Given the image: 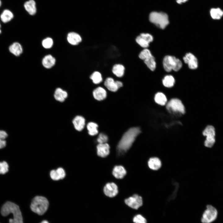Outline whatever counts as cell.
Wrapping results in <instances>:
<instances>
[{"label":"cell","instance_id":"cell-1","mask_svg":"<svg viewBox=\"0 0 223 223\" xmlns=\"http://www.w3.org/2000/svg\"><path fill=\"white\" fill-rule=\"evenodd\" d=\"M141 132L138 127L129 129L123 135L117 146V149L120 153H124L131 147L137 136Z\"/></svg>","mask_w":223,"mask_h":223},{"label":"cell","instance_id":"cell-2","mask_svg":"<svg viewBox=\"0 0 223 223\" xmlns=\"http://www.w3.org/2000/svg\"><path fill=\"white\" fill-rule=\"evenodd\" d=\"M2 216H6L10 214L12 218L9 219V223H23L21 212L18 205L11 202H7L2 206L1 211Z\"/></svg>","mask_w":223,"mask_h":223},{"label":"cell","instance_id":"cell-3","mask_svg":"<svg viewBox=\"0 0 223 223\" xmlns=\"http://www.w3.org/2000/svg\"><path fill=\"white\" fill-rule=\"evenodd\" d=\"M48 206L49 202L46 198L37 196L33 199L31 204L30 208L33 212L42 215L46 212Z\"/></svg>","mask_w":223,"mask_h":223},{"label":"cell","instance_id":"cell-4","mask_svg":"<svg viewBox=\"0 0 223 223\" xmlns=\"http://www.w3.org/2000/svg\"><path fill=\"white\" fill-rule=\"evenodd\" d=\"M150 21L159 28L164 29L169 24L168 16L162 12H152L149 15Z\"/></svg>","mask_w":223,"mask_h":223},{"label":"cell","instance_id":"cell-5","mask_svg":"<svg viewBox=\"0 0 223 223\" xmlns=\"http://www.w3.org/2000/svg\"><path fill=\"white\" fill-rule=\"evenodd\" d=\"M163 63L165 70L167 72L172 70L177 71L182 66V62L179 59L170 55H167L164 57Z\"/></svg>","mask_w":223,"mask_h":223},{"label":"cell","instance_id":"cell-6","mask_svg":"<svg viewBox=\"0 0 223 223\" xmlns=\"http://www.w3.org/2000/svg\"><path fill=\"white\" fill-rule=\"evenodd\" d=\"M139 57L144 60L145 64L151 70H155L156 68L155 59L148 49H145L142 51L139 55Z\"/></svg>","mask_w":223,"mask_h":223},{"label":"cell","instance_id":"cell-7","mask_svg":"<svg viewBox=\"0 0 223 223\" xmlns=\"http://www.w3.org/2000/svg\"><path fill=\"white\" fill-rule=\"evenodd\" d=\"M203 134L206 136L204 146L208 147H212L215 142V131L214 127L211 125L207 126L203 131Z\"/></svg>","mask_w":223,"mask_h":223},{"label":"cell","instance_id":"cell-8","mask_svg":"<svg viewBox=\"0 0 223 223\" xmlns=\"http://www.w3.org/2000/svg\"><path fill=\"white\" fill-rule=\"evenodd\" d=\"M217 210L212 205H208L204 212L201 219L202 223H211L216 218Z\"/></svg>","mask_w":223,"mask_h":223},{"label":"cell","instance_id":"cell-9","mask_svg":"<svg viewBox=\"0 0 223 223\" xmlns=\"http://www.w3.org/2000/svg\"><path fill=\"white\" fill-rule=\"evenodd\" d=\"M166 108L173 113L184 114L185 112L184 106L179 99L173 98L169 101L166 105Z\"/></svg>","mask_w":223,"mask_h":223},{"label":"cell","instance_id":"cell-10","mask_svg":"<svg viewBox=\"0 0 223 223\" xmlns=\"http://www.w3.org/2000/svg\"><path fill=\"white\" fill-rule=\"evenodd\" d=\"M125 202L129 207L135 210L141 207L143 203L142 197L137 194H134L126 199Z\"/></svg>","mask_w":223,"mask_h":223},{"label":"cell","instance_id":"cell-11","mask_svg":"<svg viewBox=\"0 0 223 223\" xmlns=\"http://www.w3.org/2000/svg\"><path fill=\"white\" fill-rule=\"evenodd\" d=\"M153 40V37L151 35L143 33L138 36L135 39L136 42L141 47L144 48L147 47L149 43Z\"/></svg>","mask_w":223,"mask_h":223},{"label":"cell","instance_id":"cell-12","mask_svg":"<svg viewBox=\"0 0 223 223\" xmlns=\"http://www.w3.org/2000/svg\"><path fill=\"white\" fill-rule=\"evenodd\" d=\"M14 18V14L12 11L8 8L2 9L0 13V20L4 24L11 22Z\"/></svg>","mask_w":223,"mask_h":223},{"label":"cell","instance_id":"cell-13","mask_svg":"<svg viewBox=\"0 0 223 223\" xmlns=\"http://www.w3.org/2000/svg\"><path fill=\"white\" fill-rule=\"evenodd\" d=\"M104 85L109 90L116 92L123 86L122 83L120 81H115L112 78H107L104 83Z\"/></svg>","mask_w":223,"mask_h":223},{"label":"cell","instance_id":"cell-14","mask_svg":"<svg viewBox=\"0 0 223 223\" xmlns=\"http://www.w3.org/2000/svg\"><path fill=\"white\" fill-rule=\"evenodd\" d=\"M103 191L106 196L113 197L116 196L118 193V187L114 183H108L104 186Z\"/></svg>","mask_w":223,"mask_h":223},{"label":"cell","instance_id":"cell-15","mask_svg":"<svg viewBox=\"0 0 223 223\" xmlns=\"http://www.w3.org/2000/svg\"><path fill=\"white\" fill-rule=\"evenodd\" d=\"M185 63L188 64L189 68L195 69L198 67V63L196 58L190 53L186 54L183 58Z\"/></svg>","mask_w":223,"mask_h":223},{"label":"cell","instance_id":"cell-16","mask_svg":"<svg viewBox=\"0 0 223 223\" xmlns=\"http://www.w3.org/2000/svg\"><path fill=\"white\" fill-rule=\"evenodd\" d=\"M9 52L14 56H19L23 52V48L20 43L17 42H14L8 47Z\"/></svg>","mask_w":223,"mask_h":223},{"label":"cell","instance_id":"cell-17","mask_svg":"<svg viewBox=\"0 0 223 223\" xmlns=\"http://www.w3.org/2000/svg\"><path fill=\"white\" fill-rule=\"evenodd\" d=\"M97 153L98 155L102 157L107 156L110 152V146L107 143L99 144L97 146Z\"/></svg>","mask_w":223,"mask_h":223},{"label":"cell","instance_id":"cell-18","mask_svg":"<svg viewBox=\"0 0 223 223\" xmlns=\"http://www.w3.org/2000/svg\"><path fill=\"white\" fill-rule=\"evenodd\" d=\"M147 164L149 168L153 170H159L161 167L162 163L159 158L157 157H152L148 160Z\"/></svg>","mask_w":223,"mask_h":223},{"label":"cell","instance_id":"cell-19","mask_svg":"<svg viewBox=\"0 0 223 223\" xmlns=\"http://www.w3.org/2000/svg\"><path fill=\"white\" fill-rule=\"evenodd\" d=\"M72 123L75 129L80 131L84 128L85 124V120L82 116H76L72 120Z\"/></svg>","mask_w":223,"mask_h":223},{"label":"cell","instance_id":"cell-20","mask_svg":"<svg viewBox=\"0 0 223 223\" xmlns=\"http://www.w3.org/2000/svg\"><path fill=\"white\" fill-rule=\"evenodd\" d=\"M51 178L54 180H58L63 179L65 177V173L62 168H59L56 170H52L50 173Z\"/></svg>","mask_w":223,"mask_h":223},{"label":"cell","instance_id":"cell-21","mask_svg":"<svg viewBox=\"0 0 223 223\" xmlns=\"http://www.w3.org/2000/svg\"><path fill=\"white\" fill-rule=\"evenodd\" d=\"M67 38L68 42L73 45L78 44L82 41V38L80 35L74 32L68 33Z\"/></svg>","mask_w":223,"mask_h":223},{"label":"cell","instance_id":"cell-22","mask_svg":"<svg viewBox=\"0 0 223 223\" xmlns=\"http://www.w3.org/2000/svg\"><path fill=\"white\" fill-rule=\"evenodd\" d=\"M94 98L97 100L100 101L104 99L107 96L106 90L103 88L99 87L95 89L93 91Z\"/></svg>","mask_w":223,"mask_h":223},{"label":"cell","instance_id":"cell-23","mask_svg":"<svg viewBox=\"0 0 223 223\" xmlns=\"http://www.w3.org/2000/svg\"><path fill=\"white\" fill-rule=\"evenodd\" d=\"M24 6L25 10L31 15H34L36 12V3L34 0H29L25 2Z\"/></svg>","mask_w":223,"mask_h":223},{"label":"cell","instance_id":"cell-24","mask_svg":"<svg viewBox=\"0 0 223 223\" xmlns=\"http://www.w3.org/2000/svg\"><path fill=\"white\" fill-rule=\"evenodd\" d=\"M68 97V93L66 91L62 89L58 88L55 91L54 97L57 101L63 102Z\"/></svg>","mask_w":223,"mask_h":223},{"label":"cell","instance_id":"cell-25","mask_svg":"<svg viewBox=\"0 0 223 223\" xmlns=\"http://www.w3.org/2000/svg\"><path fill=\"white\" fill-rule=\"evenodd\" d=\"M126 172L124 168L120 165L115 166L113 170L112 174L116 178H122L126 175Z\"/></svg>","mask_w":223,"mask_h":223},{"label":"cell","instance_id":"cell-26","mask_svg":"<svg viewBox=\"0 0 223 223\" xmlns=\"http://www.w3.org/2000/svg\"><path fill=\"white\" fill-rule=\"evenodd\" d=\"M125 70V68L123 65L120 64H116L113 66L112 72L116 76L120 77L124 76Z\"/></svg>","mask_w":223,"mask_h":223},{"label":"cell","instance_id":"cell-27","mask_svg":"<svg viewBox=\"0 0 223 223\" xmlns=\"http://www.w3.org/2000/svg\"><path fill=\"white\" fill-rule=\"evenodd\" d=\"M55 59L51 55H49L44 57L42 60L43 66L47 68H50L55 64Z\"/></svg>","mask_w":223,"mask_h":223},{"label":"cell","instance_id":"cell-28","mask_svg":"<svg viewBox=\"0 0 223 223\" xmlns=\"http://www.w3.org/2000/svg\"><path fill=\"white\" fill-rule=\"evenodd\" d=\"M154 99L156 103L162 106L165 105L167 101L166 96L161 92H158L155 94Z\"/></svg>","mask_w":223,"mask_h":223},{"label":"cell","instance_id":"cell-29","mask_svg":"<svg viewBox=\"0 0 223 223\" xmlns=\"http://www.w3.org/2000/svg\"><path fill=\"white\" fill-rule=\"evenodd\" d=\"M210 15L214 19H220L223 15V11L220 8H213L211 9Z\"/></svg>","mask_w":223,"mask_h":223},{"label":"cell","instance_id":"cell-30","mask_svg":"<svg viewBox=\"0 0 223 223\" xmlns=\"http://www.w3.org/2000/svg\"><path fill=\"white\" fill-rule=\"evenodd\" d=\"M98 125L95 123L92 122L89 123L87 126L89 134L91 136L96 135L98 133Z\"/></svg>","mask_w":223,"mask_h":223},{"label":"cell","instance_id":"cell-31","mask_svg":"<svg viewBox=\"0 0 223 223\" xmlns=\"http://www.w3.org/2000/svg\"><path fill=\"white\" fill-rule=\"evenodd\" d=\"M163 85L167 87H171L173 86L175 79L171 75H167L164 77L162 81Z\"/></svg>","mask_w":223,"mask_h":223},{"label":"cell","instance_id":"cell-32","mask_svg":"<svg viewBox=\"0 0 223 223\" xmlns=\"http://www.w3.org/2000/svg\"><path fill=\"white\" fill-rule=\"evenodd\" d=\"M90 78L95 84L100 83L103 80L101 73L97 71L94 72L90 76Z\"/></svg>","mask_w":223,"mask_h":223},{"label":"cell","instance_id":"cell-33","mask_svg":"<svg viewBox=\"0 0 223 223\" xmlns=\"http://www.w3.org/2000/svg\"><path fill=\"white\" fill-rule=\"evenodd\" d=\"M133 221L134 223H147L146 219L140 214H138L135 216Z\"/></svg>","mask_w":223,"mask_h":223},{"label":"cell","instance_id":"cell-34","mask_svg":"<svg viewBox=\"0 0 223 223\" xmlns=\"http://www.w3.org/2000/svg\"><path fill=\"white\" fill-rule=\"evenodd\" d=\"M53 43L52 39L50 37H47L42 41V45L45 48L49 49L52 47Z\"/></svg>","mask_w":223,"mask_h":223},{"label":"cell","instance_id":"cell-35","mask_svg":"<svg viewBox=\"0 0 223 223\" xmlns=\"http://www.w3.org/2000/svg\"><path fill=\"white\" fill-rule=\"evenodd\" d=\"M8 165L5 161L0 162V174H4L8 171Z\"/></svg>","mask_w":223,"mask_h":223},{"label":"cell","instance_id":"cell-36","mask_svg":"<svg viewBox=\"0 0 223 223\" xmlns=\"http://www.w3.org/2000/svg\"><path fill=\"white\" fill-rule=\"evenodd\" d=\"M108 138L107 136L104 133H101L99 134L97 141L99 144L106 143L107 141Z\"/></svg>","mask_w":223,"mask_h":223},{"label":"cell","instance_id":"cell-37","mask_svg":"<svg viewBox=\"0 0 223 223\" xmlns=\"http://www.w3.org/2000/svg\"><path fill=\"white\" fill-rule=\"evenodd\" d=\"M8 134L6 131L3 130H0V138L5 140Z\"/></svg>","mask_w":223,"mask_h":223},{"label":"cell","instance_id":"cell-38","mask_svg":"<svg viewBox=\"0 0 223 223\" xmlns=\"http://www.w3.org/2000/svg\"><path fill=\"white\" fill-rule=\"evenodd\" d=\"M6 144V141L0 138V149H2L5 147Z\"/></svg>","mask_w":223,"mask_h":223},{"label":"cell","instance_id":"cell-39","mask_svg":"<svg viewBox=\"0 0 223 223\" xmlns=\"http://www.w3.org/2000/svg\"><path fill=\"white\" fill-rule=\"evenodd\" d=\"M188 0H176L178 4H181L182 3L185 2Z\"/></svg>","mask_w":223,"mask_h":223},{"label":"cell","instance_id":"cell-40","mask_svg":"<svg viewBox=\"0 0 223 223\" xmlns=\"http://www.w3.org/2000/svg\"><path fill=\"white\" fill-rule=\"evenodd\" d=\"M2 25L1 24V22H0V35L2 33Z\"/></svg>","mask_w":223,"mask_h":223},{"label":"cell","instance_id":"cell-41","mask_svg":"<svg viewBox=\"0 0 223 223\" xmlns=\"http://www.w3.org/2000/svg\"><path fill=\"white\" fill-rule=\"evenodd\" d=\"M3 3L2 0H0V9L2 8V6Z\"/></svg>","mask_w":223,"mask_h":223},{"label":"cell","instance_id":"cell-42","mask_svg":"<svg viewBox=\"0 0 223 223\" xmlns=\"http://www.w3.org/2000/svg\"><path fill=\"white\" fill-rule=\"evenodd\" d=\"M40 223H49L47 221L43 220Z\"/></svg>","mask_w":223,"mask_h":223}]
</instances>
